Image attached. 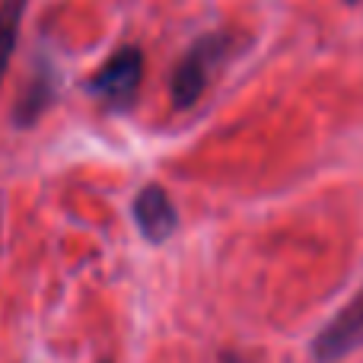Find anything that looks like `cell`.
<instances>
[{
	"mask_svg": "<svg viewBox=\"0 0 363 363\" xmlns=\"http://www.w3.org/2000/svg\"><path fill=\"white\" fill-rule=\"evenodd\" d=\"M239 48H242V38H239L236 32H207L198 42H191V48L179 57V64L169 74L172 106L191 108L194 102L204 96V89L211 86L213 74H217Z\"/></svg>",
	"mask_w": 363,
	"mask_h": 363,
	"instance_id": "obj_1",
	"label": "cell"
},
{
	"mask_svg": "<svg viewBox=\"0 0 363 363\" xmlns=\"http://www.w3.org/2000/svg\"><path fill=\"white\" fill-rule=\"evenodd\" d=\"M144 51L138 45H121L93 77H89V93L112 112L128 108L140 93L144 80Z\"/></svg>",
	"mask_w": 363,
	"mask_h": 363,
	"instance_id": "obj_2",
	"label": "cell"
},
{
	"mask_svg": "<svg viewBox=\"0 0 363 363\" xmlns=\"http://www.w3.org/2000/svg\"><path fill=\"white\" fill-rule=\"evenodd\" d=\"M363 345V287L351 303L315 335L313 357L319 363H338Z\"/></svg>",
	"mask_w": 363,
	"mask_h": 363,
	"instance_id": "obj_3",
	"label": "cell"
},
{
	"mask_svg": "<svg viewBox=\"0 0 363 363\" xmlns=\"http://www.w3.org/2000/svg\"><path fill=\"white\" fill-rule=\"evenodd\" d=\"M131 217H134V223H138L140 236L153 245H163L166 239H172L179 230V211L163 185L140 188L131 204Z\"/></svg>",
	"mask_w": 363,
	"mask_h": 363,
	"instance_id": "obj_4",
	"label": "cell"
},
{
	"mask_svg": "<svg viewBox=\"0 0 363 363\" xmlns=\"http://www.w3.org/2000/svg\"><path fill=\"white\" fill-rule=\"evenodd\" d=\"M55 74L48 70V64L45 67H38L35 74L29 77V83H26V89L19 93L16 99V112H13V121H16L19 128H32L38 118L45 115V108L51 106V99H55Z\"/></svg>",
	"mask_w": 363,
	"mask_h": 363,
	"instance_id": "obj_5",
	"label": "cell"
},
{
	"mask_svg": "<svg viewBox=\"0 0 363 363\" xmlns=\"http://www.w3.org/2000/svg\"><path fill=\"white\" fill-rule=\"evenodd\" d=\"M26 4L29 0H0V83H4L10 61H13V51H16Z\"/></svg>",
	"mask_w": 363,
	"mask_h": 363,
	"instance_id": "obj_6",
	"label": "cell"
},
{
	"mask_svg": "<svg viewBox=\"0 0 363 363\" xmlns=\"http://www.w3.org/2000/svg\"><path fill=\"white\" fill-rule=\"evenodd\" d=\"M220 363H242V360L233 357V354H226V357H220Z\"/></svg>",
	"mask_w": 363,
	"mask_h": 363,
	"instance_id": "obj_7",
	"label": "cell"
}]
</instances>
